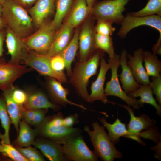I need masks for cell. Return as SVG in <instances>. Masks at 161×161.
Returning a JSON list of instances; mask_svg holds the SVG:
<instances>
[{"label":"cell","mask_w":161,"mask_h":161,"mask_svg":"<svg viewBox=\"0 0 161 161\" xmlns=\"http://www.w3.org/2000/svg\"><path fill=\"white\" fill-rule=\"evenodd\" d=\"M104 52L97 49L86 61H78L75 64L69 77V82L78 95L87 102H90L87 86L90 79L97 74Z\"/></svg>","instance_id":"cell-1"},{"label":"cell","mask_w":161,"mask_h":161,"mask_svg":"<svg viewBox=\"0 0 161 161\" xmlns=\"http://www.w3.org/2000/svg\"><path fill=\"white\" fill-rule=\"evenodd\" d=\"M2 5V16L7 27L22 39L31 34L32 20L24 7L15 0H7Z\"/></svg>","instance_id":"cell-2"},{"label":"cell","mask_w":161,"mask_h":161,"mask_svg":"<svg viewBox=\"0 0 161 161\" xmlns=\"http://www.w3.org/2000/svg\"><path fill=\"white\" fill-rule=\"evenodd\" d=\"M93 130L88 126L84 130L89 136L94 147V151L98 157L104 161H113L116 158L121 159L122 154L116 148L114 143L110 140L104 127L97 122L92 123Z\"/></svg>","instance_id":"cell-3"},{"label":"cell","mask_w":161,"mask_h":161,"mask_svg":"<svg viewBox=\"0 0 161 161\" xmlns=\"http://www.w3.org/2000/svg\"><path fill=\"white\" fill-rule=\"evenodd\" d=\"M129 0H103L97 1L91 13L97 20H103L120 24L125 16L123 13L126 9L125 6Z\"/></svg>","instance_id":"cell-4"},{"label":"cell","mask_w":161,"mask_h":161,"mask_svg":"<svg viewBox=\"0 0 161 161\" xmlns=\"http://www.w3.org/2000/svg\"><path fill=\"white\" fill-rule=\"evenodd\" d=\"M56 30L51 23H44L36 32L23 40L30 50L39 54H47L55 35Z\"/></svg>","instance_id":"cell-5"},{"label":"cell","mask_w":161,"mask_h":161,"mask_svg":"<svg viewBox=\"0 0 161 161\" xmlns=\"http://www.w3.org/2000/svg\"><path fill=\"white\" fill-rule=\"evenodd\" d=\"M51 57L47 54L36 53L28 49L23 61L26 66L35 69L41 75L53 78L62 83H66L67 79L64 72L54 70L50 64Z\"/></svg>","instance_id":"cell-6"},{"label":"cell","mask_w":161,"mask_h":161,"mask_svg":"<svg viewBox=\"0 0 161 161\" xmlns=\"http://www.w3.org/2000/svg\"><path fill=\"white\" fill-rule=\"evenodd\" d=\"M63 152L68 161H96L98 157L86 145L81 134L76 135L63 145Z\"/></svg>","instance_id":"cell-7"},{"label":"cell","mask_w":161,"mask_h":161,"mask_svg":"<svg viewBox=\"0 0 161 161\" xmlns=\"http://www.w3.org/2000/svg\"><path fill=\"white\" fill-rule=\"evenodd\" d=\"M108 63L110 66L111 76L110 80L106 83L104 89L106 95L117 97L123 100L128 105L138 109L140 106L136 98L129 96L123 90L120 84L117 74L118 69L120 65V56L115 53L113 57L109 58Z\"/></svg>","instance_id":"cell-8"},{"label":"cell","mask_w":161,"mask_h":161,"mask_svg":"<svg viewBox=\"0 0 161 161\" xmlns=\"http://www.w3.org/2000/svg\"><path fill=\"white\" fill-rule=\"evenodd\" d=\"M118 35L120 38L126 37L128 33L133 29L141 26H148L155 29L159 33L156 44L161 45V16L154 15L150 16H136L128 13L120 24Z\"/></svg>","instance_id":"cell-9"},{"label":"cell","mask_w":161,"mask_h":161,"mask_svg":"<svg viewBox=\"0 0 161 161\" xmlns=\"http://www.w3.org/2000/svg\"><path fill=\"white\" fill-rule=\"evenodd\" d=\"M36 129L38 134L43 138L62 145L74 136L81 134L82 132L78 128L50 125L44 120Z\"/></svg>","instance_id":"cell-10"},{"label":"cell","mask_w":161,"mask_h":161,"mask_svg":"<svg viewBox=\"0 0 161 161\" xmlns=\"http://www.w3.org/2000/svg\"><path fill=\"white\" fill-rule=\"evenodd\" d=\"M95 33L94 22L90 19L84 24L79 32L78 61H86L97 49L95 45Z\"/></svg>","instance_id":"cell-11"},{"label":"cell","mask_w":161,"mask_h":161,"mask_svg":"<svg viewBox=\"0 0 161 161\" xmlns=\"http://www.w3.org/2000/svg\"><path fill=\"white\" fill-rule=\"evenodd\" d=\"M31 69L25 65L7 62L0 58V89L2 91L14 87V82Z\"/></svg>","instance_id":"cell-12"},{"label":"cell","mask_w":161,"mask_h":161,"mask_svg":"<svg viewBox=\"0 0 161 161\" xmlns=\"http://www.w3.org/2000/svg\"><path fill=\"white\" fill-rule=\"evenodd\" d=\"M115 103L114 104L118 105L125 108L129 114L130 119L127 129L132 136V139L143 146L145 145V143L140 139L141 133L143 130L153 127L155 124V121L146 114L136 116L133 109L130 106Z\"/></svg>","instance_id":"cell-13"},{"label":"cell","mask_w":161,"mask_h":161,"mask_svg":"<svg viewBox=\"0 0 161 161\" xmlns=\"http://www.w3.org/2000/svg\"><path fill=\"white\" fill-rule=\"evenodd\" d=\"M6 31V43L7 53L11 56L9 62L20 64L26 54L28 49L23 39L7 27Z\"/></svg>","instance_id":"cell-14"},{"label":"cell","mask_w":161,"mask_h":161,"mask_svg":"<svg viewBox=\"0 0 161 161\" xmlns=\"http://www.w3.org/2000/svg\"><path fill=\"white\" fill-rule=\"evenodd\" d=\"M61 83L55 78L48 77L47 78L46 85L47 89L54 103L64 107L69 104L85 110L88 109L82 105L69 100L67 97L69 93V90L68 89L63 87Z\"/></svg>","instance_id":"cell-15"},{"label":"cell","mask_w":161,"mask_h":161,"mask_svg":"<svg viewBox=\"0 0 161 161\" xmlns=\"http://www.w3.org/2000/svg\"><path fill=\"white\" fill-rule=\"evenodd\" d=\"M100 64V68L97 76L95 80L92 82L90 87L91 93L89 95L90 102L100 100L104 103H109L113 104L114 102L108 100L105 93L104 86L106 75L110 68V65L104 57L101 59Z\"/></svg>","instance_id":"cell-16"},{"label":"cell","mask_w":161,"mask_h":161,"mask_svg":"<svg viewBox=\"0 0 161 161\" xmlns=\"http://www.w3.org/2000/svg\"><path fill=\"white\" fill-rule=\"evenodd\" d=\"M32 145L40 150L50 161H68L64 155L62 146L60 144L42 138L35 140Z\"/></svg>","instance_id":"cell-17"},{"label":"cell","mask_w":161,"mask_h":161,"mask_svg":"<svg viewBox=\"0 0 161 161\" xmlns=\"http://www.w3.org/2000/svg\"><path fill=\"white\" fill-rule=\"evenodd\" d=\"M143 49L140 47L134 51L133 55L128 53L127 63L131 68L136 81L141 85L150 84L149 76L143 66Z\"/></svg>","instance_id":"cell-18"},{"label":"cell","mask_w":161,"mask_h":161,"mask_svg":"<svg viewBox=\"0 0 161 161\" xmlns=\"http://www.w3.org/2000/svg\"><path fill=\"white\" fill-rule=\"evenodd\" d=\"M55 0H38L28 12L33 24L39 28L46 18L52 13L55 6Z\"/></svg>","instance_id":"cell-19"},{"label":"cell","mask_w":161,"mask_h":161,"mask_svg":"<svg viewBox=\"0 0 161 161\" xmlns=\"http://www.w3.org/2000/svg\"><path fill=\"white\" fill-rule=\"evenodd\" d=\"M127 61L128 53L126 49H123L120 56L122 71L118 76L120 77L123 91L127 94L135 91L142 85L136 80L131 68L127 64Z\"/></svg>","instance_id":"cell-20"},{"label":"cell","mask_w":161,"mask_h":161,"mask_svg":"<svg viewBox=\"0 0 161 161\" xmlns=\"http://www.w3.org/2000/svg\"><path fill=\"white\" fill-rule=\"evenodd\" d=\"M74 28L67 22L56 32L47 55L50 57L60 54L70 41V37Z\"/></svg>","instance_id":"cell-21"},{"label":"cell","mask_w":161,"mask_h":161,"mask_svg":"<svg viewBox=\"0 0 161 161\" xmlns=\"http://www.w3.org/2000/svg\"><path fill=\"white\" fill-rule=\"evenodd\" d=\"M24 106L26 110L50 108L58 111L61 107V106L51 102L47 95L41 91L28 94L27 98Z\"/></svg>","instance_id":"cell-22"},{"label":"cell","mask_w":161,"mask_h":161,"mask_svg":"<svg viewBox=\"0 0 161 161\" xmlns=\"http://www.w3.org/2000/svg\"><path fill=\"white\" fill-rule=\"evenodd\" d=\"M14 87L2 90V95L5 101L7 111L11 123L18 133L20 119L22 117L23 114L26 110L24 105L16 103L13 99L11 93Z\"/></svg>","instance_id":"cell-23"},{"label":"cell","mask_w":161,"mask_h":161,"mask_svg":"<svg viewBox=\"0 0 161 161\" xmlns=\"http://www.w3.org/2000/svg\"><path fill=\"white\" fill-rule=\"evenodd\" d=\"M127 95L133 98L140 97V99L137 100V101L140 106H143L145 103L151 105L156 110L157 114L159 116L161 115L160 105L157 103L154 99L151 88L149 84L142 85L137 89Z\"/></svg>","instance_id":"cell-24"},{"label":"cell","mask_w":161,"mask_h":161,"mask_svg":"<svg viewBox=\"0 0 161 161\" xmlns=\"http://www.w3.org/2000/svg\"><path fill=\"white\" fill-rule=\"evenodd\" d=\"M71 9L66 22L73 28L80 24L91 12L85 0H74Z\"/></svg>","instance_id":"cell-25"},{"label":"cell","mask_w":161,"mask_h":161,"mask_svg":"<svg viewBox=\"0 0 161 161\" xmlns=\"http://www.w3.org/2000/svg\"><path fill=\"white\" fill-rule=\"evenodd\" d=\"M100 121L108 130L109 137L111 141L114 143L118 142L121 137L132 139V136L125 124L122 122L118 118H117L112 124L108 123L104 117L101 118Z\"/></svg>","instance_id":"cell-26"},{"label":"cell","mask_w":161,"mask_h":161,"mask_svg":"<svg viewBox=\"0 0 161 161\" xmlns=\"http://www.w3.org/2000/svg\"><path fill=\"white\" fill-rule=\"evenodd\" d=\"M79 30L77 29L68 44L60 53L64 60L67 75L70 77L72 74V63L74 60L78 48Z\"/></svg>","instance_id":"cell-27"},{"label":"cell","mask_w":161,"mask_h":161,"mask_svg":"<svg viewBox=\"0 0 161 161\" xmlns=\"http://www.w3.org/2000/svg\"><path fill=\"white\" fill-rule=\"evenodd\" d=\"M18 135L15 141L16 146L24 147L32 145L36 135V129H32L26 122L20 121L19 125Z\"/></svg>","instance_id":"cell-28"},{"label":"cell","mask_w":161,"mask_h":161,"mask_svg":"<svg viewBox=\"0 0 161 161\" xmlns=\"http://www.w3.org/2000/svg\"><path fill=\"white\" fill-rule=\"evenodd\" d=\"M143 57L145 69L148 75L159 76L161 72V61L156 55L148 51H143Z\"/></svg>","instance_id":"cell-29"},{"label":"cell","mask_w":161,"mask_h":161,"mask_svg":"<svg viewBox=\"0 0 161 161\" xmlns=\"http://www.w3.org/2000/svg\"><path fill=\"white\" fill-rule=\"evenodd\" d=\"M0 121L1 126L4 130L3 134L0 133V139L6 143L10 144L9 131L11 121L7 111L5 99L3 96L1 95Z\"/></svg>","instance_id":"cell-30"},{"label":"cell","mask_w":161,"mask_h":161,"mask_svg":"<svg viewBox=\"0 0 161 161\" xmlns=\"http://www.w3.org/2000/svg\"><path fill=\"white\" fill-rule=\"evenodd\" d=\"M74 0H55V13L52 25L57 30L60 26L63 20L71 10Z\"/></svg>","instance_id":"cell-31"},{"label":"cell","mask_w":161,"mask_h":161,"mask_svg":"<svg viewBox=\"0 0 161 161\" xmlns=\"http://www.w3.org/2000/svg\"><path fill=\"white\" fill-rule=\"evenodd\" d=\"M95 43L96 48L107 53L109 58L113 57L115 54L112 38L110 36L95 33Z\"/></svg>","instance_id":"cell-32"},{"label":"cell","mask_w":161,"mask_h":161,"mask_svg":"<svg viewBox=\"0 0 161 161\" xmlns=\"http://www.w3.org/2000/svg\"><path fill=\"white\" fill-rule=\"evenodd\" d=\"M132 16H143L157 15L161 16V0H148L145 6L141 10L130 13Z\"/></svg>","instance_id":"cell-33"},{"label":"cell","mask_w":161,"mask_h":161,"mask_svg":"<svg viewBox=\"0 0 161 161\" xmlns=\"http://www.w3.org/2000/svg\"><path fill=\"white\" fill-rule=\"evenodd\" d=\"M0 155L13 161H28L10 143H6L1 140L0 142Z\"/></svg>","instance_id":"cell-34"},{"label":"cell","mask_w":161,"mask_h":161,"mask_svg":"<svg viewBox=\"0 0 161 161\" xmlns=\"http://www.w3.org/2000/svg\"><path fill=\"white\" fill-rule=\"evenodd\" d=\"M15 147L28 161H45L41 154L35 148L30 146L25 148L16 146Z\"/></svg>","instance_id":"cell-35"},{"label":"cell","mask_w":161,"mask_h":161,"mask_svg":"<svg viewBox=\"0 0 161 161\" xmlns=\"http://www.w3.org/2000/svg\"><path fill=\"white\" fill-rule=\"evenodd\" d=\"M97 21V24L95 26L96 33L111 36L115 30V28L113 27V23L112 22L103 20Z\"/></svg>","instance_id":"cell-36"},{"label":"cell","mask_w":161,"mask_h":161,"mask_svg":"<svg viewBox=\"0 0 161 161\" xmlns=\"http://www.w3.org/2000/svg\"><path fill=\"white\" fill-rule=\"evenodd\" d=\"M152 81L149 84L153 92L155 95L158 103L161 105V76H152Z\"/></svg>","instance_id":"cell-37"},{"label":"cell","mask_w":161,"mask_h":161,"mask_svg":"<svg viewBox=\"0 0 161 161\" xmlns=\"http://www.w3.org/2000/svg\"><path fill=\"white\" fill-rule=\"evenodd\" d=\"M11 96L13 99L16 103L24 105L27 101L28 94L23 90L14 87L12 89Z\"/></svg>","instance_id":"cell-38"},{"label":"cell","mask_w":161,"mask_h":161,"mask_svg":"<svg viewBox=\"0 0 161 161\" xmlns=\"http://www.w3.org/2000/svg\"><path fill=\"white\" fill-rule=\"evenodd\" d=\"M50 64L52 68L58 72H63L65 68L64 59L59 54L51 57Z\"/></svg>","instance_id":"cell-39"},{"label":"cell","mask_w":161,"mask_h":161,"mask_svg":"<svg viewBox=\"0 0 161 161\" xmlns=\"http://www.w3.org/2000/svg\"><path fill=\"white\" fill-rule=\"evenodd\" d=\"M48 111V109H37L34 116L32 125L37 126L40 125L44 120Z\"/></svg>","instance_id":"cell-40"},{"label":"cell","mask_w":161,"mask_h":161,"mask_svg":"<svg viewBox=\"0 0 161 161\" xmlns=\"http://www.w3.org/2000/svg\"><path fill=\"white\" fill-rule=\"evenodd\" d=\"M78 115L77 114H70L65 117L63 120L64 125L67 127H73L75 125L79 123Z\"/></svg>","instance_id":"cell-41"},{"label":"cell","mask_w":161,"mask_h":161,"mask_svg":"<svg viewBox=\"0 0 161 161\" xmlns=\"http://www.w3.org/2000/svg\"><path fill=\"white\" fill-rule=\"evenodd\" d=\"M37 109L25 110L22 114V117L27 123L32 125L33 118Z\"/></svg>","instance_id":"cell-42"},{"label":"cell","mask_w":161,"mask_h":161,"mask_svg":"<svg viewBox=\"0 0 161 161\" xmlns=\"http://www.w3.org/2000/svg\"><path fill=\"white\" fill-rule=\"evenodd\" d=\"M23 7H29L34 5L38 0H15Z\"/></svg>","instance_id":"cell-43"},{"label":"cell","mask_w":161,"mask_h":161,"mask_svg":"<svg viewBox=\"0 0 161 161\" xmlns=\"http://www.w3.org/2000/svg\"><path fill=\"white\" fill-rule=\"evenodd\" d=\"M6 31L4 29L0 30V57L3 54V45L4 40L5 37Z\"/></svg>","instance_id":"cell-44"},{"label":"cell","mask_w":161,"mask_h":161,"mask_svg":"<svg viewBox=\"0 0 161 161\" xmlns=\"http://www.w3.org/2000/svg\"><path fill=\"white\" fill-rule=\"evenodd\" d=\"M89 8L91 10H92L95 4L97 1V0H85Z\"/></svg>","instance_id":"cell-45"},{"label":"cell","mask_w":161,"mask_h":161,"mask_svg":"<svg viewBox=\"0 0 161 161\" xmlns=\"http://www.w3.org/2000/svg\"><path fill=\"white\" fill-rule=\"evenodd\" d=\"M7 27V25L4 18L2 16H0V30Z\"/></svg>","instance_id":"cell-46"},{"label":"cell","mask_w":161,"mask_h":161,"mask_svg":"<svg viewBox=\"0 0 161 161\" xmlns=\"http://www.w3.org/2000/svg\"><path fill=\"white\" fill-rule=\"evenodd\" d=\"M2 4H0V16H2Z\"/></svg>","instance_id":"cell-47"},{"label":"cell","mask_w":161,"mask_h":161,"mask_svg":"<svg viewBox=\"0 0 161 161\" xmlns=\"http://www.w3.org/2000/svg\"><path fill=\"white\" fill-rule=\"evenodd\" d=\"M7 0H0V4L2 5Z\"/></svg>","instance_id":"cell-48"}]
</instances>
